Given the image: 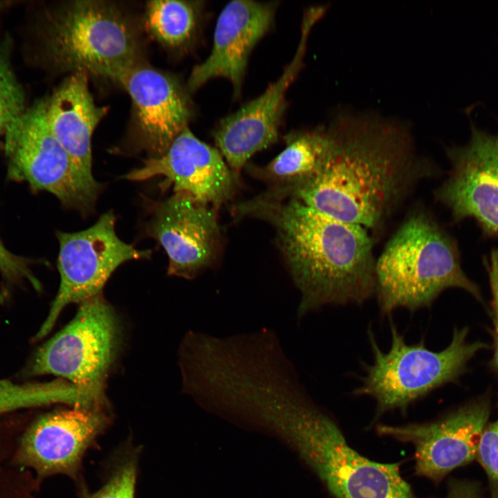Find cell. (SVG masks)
<instances>
[{"mask_svg": "<svg viewBox=\"0 0 498 498\" xmlns=\"http://www.w3.org/2000/svg\"><path fill=\"white\" fill-rule=\"evenodd\" d=\"M318 173L281 195L335 219L380 231L416 185L436 174L416 155L404 129L379 122L343 121Z\"/></svg>", "mask_w": 498, "mask_h": 498, "instance_id": "cell-1", "label": "cell"}, {"mask_svg": "<svg viewBox=\"0 0 498 498\" xmlns=\"http://www.w3.org/2000/svg\"><path fill=\"white\" fill-rule=\"evenodd\" d=\"M276 229L278 243L300 293L297 320L329 305L362 304L376 292L374 239L366 228L299 201L263 194L240 204Z\"/></svg>", "mask_w": 498, "mask_h": 498, "instance_id": "cell-2", "label": "cell"}, {"mask_svg": "<svg viewBox=\"0 0 498 498\" xmlns=\"http://www.w3.org/2000/svg\"><path fill=\"white\" fill-rule=\"evenodd\" d=\"M375 276L382 315L427 307L449 288L480 297L461 268L455 239L421 206L408 213L376 259Z\"/></svg>", "mask_w": 498, "mask_h": 498, "instance_id": "cell-3", "label": "cell"}, {"mask_svg": "<svg viewBox=\"0 0 498 498\" xmlns=\"http://www.w3.org/2000/svg\"><path fill=\"white\" fill-rule=\"evenodd\" d=\"M39 33L45 59L62 71L116 81L139 62L132 27L118 9L105 2L77 1L52 10Z\"/></svg>", "mask_w": 498, "mask_h": 498, "instance_id": "cell-4", "label": "cell"}, {"mask_svg": "<svg viewBox=\"0 0 498 498\" xmlns=\"http://www.w3.org/2000/svg\"><path fill=\"white\" fill-rule=\"evenodd\" d=\"M390 329L391 346L387 352L380 349L369 330L374 361L365 366L361 385L353 391L354 395L374 398L378 415L394 409L405 411L412 403L453 380L465 362L486 347L467 342L465 328L456 329L450 344L440 351L427 348L424 340L408 344L393 322Z\"/></svg>", "mask_w": 498, "mask_h": 498, "instance_id": "cell-5", "label": "cell"}, {"mask_svg": "<svg viewBox=\"0 0 498 498\" xmlns=\"http://www.w3.org/2000/svg\"><path fill=\"white\" fill-rule=\"evenodd\" d=\"M283 435L291 439L335 498H415L398 464L377 463L360 455L313 401Z\"/></svg>", "mask_w": 498, "mask_h": 498, "instance_id": "cell-6", "label": "cell"}, {"mask_svg": "<svg viewBox=\"0 0 498 498\" xmlns=\"http://www.w3.org/2000/svg\"><path fill=\"white\" fill-rule=\"evenodd\" d=\"M47 107L48 98L37 100L6 129L7 178L27 182L33 190L48 192L66 208L87 215L102 185L73 163L50 130Z\"/></svg>", "mask_w": 498, "mask_h": 498, "instance_id": "cell-7", "label": "cell"}, {"mask_svg": "<svg viewBox=\"0 0 498 498\" xmlns=\"http://www.w3.org/2000/svg\"><path fill=\"white\" fill-rule=\"evenodd\" d=\"M119 338L115 311L97 295L80 303L74 318L36 351L28 374L61 377L104 402V382Z\"/></svg>", "mask_w": 498, "mask_h": 498, "instance_id": "cell-8", "label": "cell"}, {"mask_svg": "<svg viewBox=\"0 0 498 498\" xmlns=\"http://www.w3.org/2000/svg\"><path fill=\"white\" fill-rule=\"evenodd\" d=\"M115 225L116 217L109 211L84 230L57 232L59 286L35 340L42 339L52 330L66 306L80 304L100 294L109 278L121 264L150 257V250H138L122 241L116 232Z\"/></svg>", "mask_w": 498, "mask_h": 498, "instance_id": "cell-9", "label": "cell"}, {"mask_svg": "<svg viewBox=\"0 0 498 498\" xmlns=\"http://www.w3.org/2000/svg\"><path fill=\"white\" fill-rule=\"evenodd\" d=\"M470 138L462 146L446 149L448 176L435 190L454 221H477L486 236H498V132L472 124Z\"/></svg>", "mask_w": 498, "mask_h": 498, "instance_id": "cell-10", "label": "cell"}, {"mask_svg": "<svg viewBox=\"0 0 498 498\" xmlns=\"http://www.w3.org/2000/svg\"><path fill=\"white\" fill-rule=\"evenodd\" d=\"M321 15L316 8L306 12L298 47L282 75L258 98L223 118L214 131L216 149L237 181L252 156L277 140L286 93L302 68L308 35Z\"/></svg>", "mask_w": 498, "mask_h": 498, "instance_id": "cell-11", "label": "cell"}, {"mask_svg": "<svg viewBox=\"0 0 498 498\" xmlns=\"http://www.w3.org/2000/svg\"><path fill=\"white\" fill-rule=\"evenodd\" d=\"M216 210L183 192L156 206L147 232L165 250L169 275L192 279L213 264L221 243Z\"/></svg>", "mask_w": 498, "mask_h": 498, "instance_id": "cell-12", "label": "cell"}, {"mask_svg": "<svg viewBox=\"0 0 498 498\" xmlns=\"http://www.w3.org/2000/svg\"><path fill=\"white\" fill-rule=\"evenodd\" d=\"M488 414L487 405L479 403L432 422L380 425L377 432L413 445L416 474L439 482L452 470L474 458Z\"/></svg>", "mask_w": 498, "mask_h": 498, "instance_id": "cell-13", "label": "cell"}, {"mask_svg": "<svg viewBox=\"0 0 498 498\" xmlns=\"http://www.w3.org/2000/svg\"><path fill=\"white\" fill-rule=\"evenodd\" d=\"M101 407H75L39 416L22 434L15 461L39 477L75 474L107 421Z\"/></svg>", "mask_w": 498, "mask_h": 498, "instance_id": "cell-14", "label": "cell"}, {"mask_svg": "<svg viewBox=\"0 0 498 498\" xmlns=\"http://www.w3.org/2000/svg\"><path fill=\"white\" fill-rule=\"evenodd\" d=\"M165 178L174 192H183L217 208L233 195L237 182L219 151L199 140L187 127L160 157L149 158L123 178L145 181Z\"/></svg>", "mask_w": 498, "mask_h": 498, "instance_id": "cell-15", "label": "cell"}, {"mask_svg": "<svg viewBox=\"0 0 498 498\" xmlns=\"http://www.w3.org/2000/svg\"><path fill=\"white\" fill-rule=\"evenodd\" d=\"M277 3L236 0L229 2L216 21L212 51L194 67L188 89L194 91L209 80L223 77L240 93L249 55L271 27Z\"/></svg>", "mask_w": 498, "mask_h": 498, "instance_id": "cell-16", "label": "cell"}, {"mask_svg": "<svg viewBox=\"0 0 498 498\" xmlns=\"http://www.w3.org/2000/svg\"><path fill=\"white\" fill-rule=\"evenodd\" d=\"M133 103L142 145L150 156H163L187 127L191 110L186 96L170 77L138 62L116 79Z\"/></svg>", "mask_w": 498, "mask_h": 498, "instance_id": "cell-17", "label": "cell"}, {"mask_svg": "<svg viewBox=\"0 0 498 498\" xmlns=\"http://www.w3.org/2000/svg\"><path fill=\"white\" fill-rule=\"evenodd\" d=\"M88 75L71 73L48 98L47 118L53 135L85 176L92 174L91 138L107 112L90 93Z\"/></svg>", "mask_w": 498, "mask_h": 498, "instance_id": "cell-18", "label": "cell"}, {"mask_svg": "<svg viewBox=\"0 0 498 498\" xmlns=\"http://www.w3.org/2000/svg\"><path fill=\"white\" fill-rule=\"evenodd\" d=\"M331 142L330 128L290 135L286 138L284 149L256 173L276 186L270 193L284 194L306 183L318 173L327 156Z\"/></svg>", "mask_w": 498, "mask_h": 498, "instance_id": "cell-19", "label": "cell"}, {"mask_svg": "<svg viewBox=\"0 0 498 498\" xmlns=\"http://www.w3.org/2000/svg\"><path fill=\"white\" fill-rule=\"evenodd\" d=\"M66 403L89 407L91 395L63 379L44 382H16L0 378V415L35 407Z\"/></svg>", "mask_w": 498, "mask_h": 498, "instance_id": "cell-20", "label": "cell"}, {"mask_svg": "<svg viewBox=\"0 0 498 498\" xmlns=\"http://www.w3.org/2000/svg\"><path fill=\"white\" fill-rule=\"evenodd\" d=\"M199 18L194 2L156 0L147 3L146 23L151 33L162 44L178 47L194 35Z\"/></svg>", "mask_w": 498, "mask_h": 498, "instance_id": "cell-21", "label": "cell"}, {"mask_svg": "<svg viewBox=\"0 0 498 498\" xmlns=\"http://www.w3.org/2000/svg\"><path fill=\"white\" fill-rule=\"evenodd\" d=\"M10 46L9 39L0 44V136L26 109L23 87L11 65Z\"/></svg>", "mask_w": 498, "mask_h": 498, "instance_id": "cell-22", "label": "cell"}, {"mask_svg": "<svg viewBox=\"0 0 498 498\" xmlns=\"http://www.w3.org/2000/svg\"><path fill=\"white\" fill-rule=\"evenodd\" d=\"M477 455L490 480L492 498H498V421L483 430Z\"/></svg>", "mask_w": 498, "mask_h": 498, "instance_id": "cell-23", "label": "cell"}, {"mask_svg": "<svg viewBox=\"0 0 498 498\" xmlns=\"http://www.w3.org/2000/svg\"><path fill=\"white\" fill-rule=\"evenodd\" d=\"M136 463L127 460L99 490L86 498H134Z\"/></svg>", "mask_w": 498, "mask_h": 498, "instance_id": "cell-24", "label": "cell"}, {"mask_svg": "<svg viewBox=\"0 0 498 498\" xmlns=\"http://www.w3.org/2000/svg\"><path fill=\"white\" fill-rule=\"evenodd\" d=\"M32 261L9 251L0 239V273L9 285L28 282L35 289L40 284L33 275L30 265Z\"/></svg>", "mask_w": 498, "mask_h": 498, "instance_id": "cell-25", "label": "cell"}, {"mask_svg": "<svg viewBox=\"0 0 498 498\" xmlns=\"http://www.w3.org/2000/svg\"><path fill=\"white\" fill-rule=\"evenodd\" d=\"M485 262L489 273L490 284L492 295L496 332L495 362L498 367V250H494L492 252L490 262L486 260Z\"/></svg>", "mask_w": 498, "mask_h": 498, "instance_id": "cell-26", "label": "cell"}, {"mask_svg": "<svg viewBox=\"0 0 498 498\" xmlns=\"http://www.w3.org/2000/svg\"><path fill=\"white\" fill-rule=\"evenodd\" d=\"M446 498H480L478 488L473 483L452 481L448 486Z\"/></svg>", "mask_w": 498, "mask_h": 498, "instance_id": "cell-27", "label": "cell"}]
</instances>
